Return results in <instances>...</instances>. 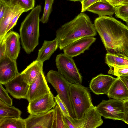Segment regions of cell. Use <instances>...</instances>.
I'll return each mask as SVG.
<instances>
[{"label": "cell", "mask_w": 128, "mask_h": 128, "mask_svg": "<svg viewBox=\"0 0 128 128\" xmlns=\"http://www.w3.org/2000/svg\"><path fill=\"white\" fill-rule=\"evenodd\" d=\"M87 10L97 14L99 16H112L115 12V8L107 2H98L89 7Z\"/></svg>", "instance_id": "44dd1931"}, {"label": "cell", "mask_w": 128, "mask_h": 128, "mask_svg": "<svg viewBox=\"0 0 128 128\" xmlns=\"http://www.w3.org/2000/svg\"><path fill=\"white\" fill-rule=\"evenodd\" d=\"M58 46V42L56 38L52 41L44 40L42 47L38 51L36 60L44 63L49 60Z\"/></svg>", "instance_id": "d6986e66"}, {"label": "cell", "mask_w": 128, "mask_h": 128, "mask_svg": "<svg viewBox=\"0 0 128 128\" xmlns=\"http://www.w3.org/2000/svg\"><path fill=\"white\" fill-rule=\"evenodd\" d=\"M97 108L102 116L105 118L124 121L123 100L114 99L102 100Z\"/></svg>", "instance_id": "52a82bcc"}, {"label": "cell", "mask_w": 128, "mask_h": 128, "mask_svg": "<svg viewBox=\"0 0 128 128\" xmlns=\"http://www.w3.org/2000/svg\"><path fill=\"white\" fill-rule=\"evenodd\" d=\"M42 7L37 6L33 8L22 23L20 30L22 48L27 54H30L38 44L39 24Z\"/></svg>", "instance_id": "3957f363"}, {"label": "cell", "mask_w": 128, "mask_h": 128, "mask_svg": "<svg viewBox=\"0 0 128 128\" xmlns=\"http://www.w3.org/2000/svg\"><path fill=\"white\" fill-rule=\"evenodd\" d=\"M24 10L18 6H8L2 18L0 21V42L2 41L6 34V29L14 18Z\"/></svg>", "instance_id": "e0dca14e"}, {"label": "cell", "mask_w": 128, "mask_h": 128, "mask_svg": "<svg viewBox=\"0 0 128 128\" xmlns=\"http://www.w3.org/2000/svg\"><path fill=\"white\" fill-rule=\"evenodd\" d=\"M20 36L16 32L11 31L7 33L4 40L6 46V56L16 61L20 50Z\"/></svg>", "instance_id": "2e32d148"}, {"label": "cell", "mask_w": 128, "mask_h": 128, "mask_svg": "<svg viewBox=\"0 0 128 128\" xmlns=\"http://www.w3.org/2000/svg\"><path fill=\"white\" fill-rule=\"evenodd\" d=\"M35 4V0H12L11 6L20 7L26 12L34 8Z\"/></svg>", "instance_id": "484cf974"}, {"label": "cell", "mask_w": 128, "mask_h": 128, "mask_svg": "<svg viewBox=\"0 0 128 128\" xmlns=\"http://www.w3.org/2000/svg\"><path fill=\"white\" fill-rule=\"evenodd\" d=\"M110 98L123 100L128 99V90L123 81L117 77L112 85L107 95Z\"/></svg>", "instance_id": "ac0fdd59"}, {"label": "cell", "mask_w": 128, "mask_h": 128, "mask_svg": "<svg viewBox=\"0 0 128 128\" xmlns=\"http://www.w3.org/2000/svg\"><path fill=\"white\" fill-rule=\"evenodd\" d=\"M107 2L115 8L128 6V0H107Z\"/></svg>", "instance_id": "1f68e13d"}, {"label": "cell", "mask_w": 128, "mask_h": 128, "mask_svg": "<svg viewBox=\"0 0 128 128\" xmlns=\"http://www.w3.org/2000/svg\"><path fill=\"white\" fill-rule=\"evenodd\" d=\"M115 14L116 17L126 22L128 20V6L115 8Z\"/></svg>", "instance_id": "f1b7e54d"}, {"label": "cell", "mask_w": 128, "mask_h": 128, "mask_svg": "<svg viewBox=\"0 0 128 128\" xmlns=\"http://www.w3.org/2000/svg\"><path fill=\"white\" fill-rule=\"evenodd\" d=\"M107 0H100L99 1L107 2Z\"/></svg>", "instance_id": "b9f144b4"}, {"label": "cell", "mask_w": 128, "mask_h": 128, "mask_svg": "<svg viewBox=\"0 0 128 128\" xmlns=\"http://www.w3.org/2000/svg\"><path fill=\"white\" fill-rule=\"evenodd\" d=\"M8 6L5 3L0 1V21L4 16Z\"/></svg>", "instance_id": "8d00e7d4"}, {"label": "cell", "mask_w": 128, "mask_h": 128, "mask_svg": "<svg viewBox=\"0 0 128 128\" xmlns=\"http://www.w3.org/2000/svg\"><path fill=\"white\" fill-rule=\"evenodd\" d=\"M56 104L54 97L51 92L29 102L27 111L30 114H42L52 110Z\"/></svg>", "instance_id": "9c48e42d"}, {"label": "cell", "mask_w": 128, "mask_h": 128, "mask_svg": "<svg viewBox=\"0 0 128 128\" xmlns=\"http://www.w3.org/2000/svg\"><path fill=\"white\" fill-rule=\"evenodd\" d=\"M43 63L36 60L21 72L25 80L29 85L40 74L43 72Z\"/></svg>", "instance_id": "ffe728a7"}, {"label": "cell", "mask_w": 128, "mask_h": 128, "mask_svg": "<svg viewBox=\"0 0 128 128\" xmlns=\"http://www.w3.org/2000/svg\"><path fill=\"white\" fill-rule=\"evenodd\" d=\"M96 40L94 37L91 36L78 40L64 48V54L73 58L80 55L88 50Z\"/></svg>", "instance_id": "5bb4252c"}, {"label": "cell", "mask_w": 128, "mask_h": 128, "mask_svg": "<svg viewBox=\"0 0 128 128\" xmlns=\"http://www.w3.org/2000/svg\"><path fill=\"white\" fill-rule=\"evenodd\" d=\"M116 78L111 76L100 74L91 80L90 84V89L96 94L107 95Z\"/></svg>", "instance_id": "4fadbf2b"}, {"label": "cell", "mask_w": 128, "mask_h": 128, "mask_svg": "<svg viewBox=\"0 0 128 128\" xmlns=\"http://www.w3.org/2000/svg\"><path fill=\"white\" fill-rule=\"evenodd\" d=\"M6 56L5 44L3 40L2 41L0 42V60Z\"/></svg>", "instance_id": "d590c367"}, {"label": "cell", "mask_w": 128, "mask_h": 128, "mask_svg": "<svg viewBox=\"0 0 128 128\" xmlns=\"http://www.w3.org/2000/svg\"><path fill=\"white\" fill-rule=\"evenodd\" d=\"M47 82L56 91L68 109L70 116L75 118V114L70 96V83L58 71L50 70L46 76Z\"/></svg>", "instance_id": "5b68a950"}, {"label": "cell", "mask_w": 128, "mask_h": 128, "mask_svg": "<svg viewBox=\"0 0 128 128\" xmlns=\"http://www.w3.org/2000/svg\"><path fill=\"white\" fill-rule=\"evenodd\" d=\"M69 88L75 118L81 120L86 112L94 106L90 90L81 84L70 83Z\"/></svg>", "instance_id": "277c9868"}, {"label": "cell", "mask_w": 128, "mask_h": 128, "mask_svg": "<svg viewBox=\"0 0 128 128\" xmlns=\"http://www.w3.org/2000/svg\"><path fill=\"white\" fill-rule=\"evenodd\" d=\"M0 128H26L24 119L18 118L0 117Z\"/></svg>", "instance_id": "7402d4cb"}, {"label": "cell", "mask_w": 128, "mask_h": 128, "mask_svg": "<svg viewBox=\"0 0 128 128\" xmlns=\"http://www.w3.org/2000/svg\"><path fill=\"white\" fill-rule=\"evenodd\" d=\"M118 77L123 81L128 90V73L123 74Z\"/></svg>", "instance_id": "f35d334b"}, {"label": "cell", "mask_w": 128, "mask_h": 128, "mask_svg": "<svg viewBox=\"0 0 128 128\" xmlns=\"http://www.w3.org/2000/svg\"><path fill=\"white\" fill-rule=\"evenodd\" d=\"M22 114L18 109L10 106L0 100V117L18 118L21 117Z\"/></svg>", "instance_id": "603a6c76"}, {"label": "cell", "mask_w": 128, "mask_h": 128, "mask_svg": "<svg viewBox=\"0 0 128 128\" xmlns=\"http://www.w3.org/2000/svg\"><path fill=\"white\" fill-rule=\"evenodd\" d=\"M105 63L108 66H128V57L108 53L106 56Z\"/></svg>", "instance_id": "cb8c5ba5"}, {"label": "cell", "mask_w": 128, "mask_h": 128, "mask_svg": "<svg viewBox=\"0 0 128 128\" xmlns=\"http://www.w3.org/2000/svg\"><path fill=\"white\" fill-rule=\"evenodd\" d=\"M124 114V122L128 125V99L123 100Z\"/></svg>", "instance_id": "e575fe53"}, {"label": "cell", "mask_w": 128, "mask_h": 128, "mask_svg": "<svg viewBox=\"0 0 128 128\" xmlns=\"http://www.w3.org/2000/svg\"><path fill=\"white\" fill-rule=\"evenodd\" d=\"M54 98L57 104L59 106L62 114L66 116H70L68 109L59 96L58 94L54 97Z\"/></svg>", "instance_id": "4dcf8cb0"}, {"label": "cell", "mask_w": 128, "mask_h": 128, "mask_svg": "<svg viewBox=\"0 0 128 128\" xmlns=\"http://www.w3.org/2000/svg\"><path fill=\"white\" fill-rule=\"evenodd\" d=\"M110 70L108 74L116 76L117 77L128 73V66H108Z\"/></svg>", "instance_id": "83f0119b"}, {"label": "cell", "mask_w": 128, "mask_h": 128, "mask_svg": "<svg viewBox=\"0 0 128 128\" xmlns=\"http://www.w3.org/2000/svg\"><path fill=\"white\" fill-rule=\"evenodd\" d=\"M12 0H0V1L5 3L8 6H11Z\"/></svg>", "instance_id": "ab89813d"}, {"label": "cell", "mask_w": 128, "mask_h": 128, "mask_svg": "<svg viewBox=\"0 0 128 128\" xmlns=\"http://www.w3.org/2000/svg\"><path fill=\"white\" fill-rule=\"evenodd\" d=\"M75 128H96L102 126L103 121L102 116L97 106H94L85 114L81 120H78L70 116H67Z\"/></svg>", "instance_id": "ba28073f"}, {"label": "cell", "mask_w": 128, "mask_h": 128, "mask_svg": "<svg viewBox=\"0 0 128 128\" xmlns=\"http://www.w3.org/2000/svg\"><path fill=\"white\" fill-rule=\"evenodd\" d=\"M54 112L53 108L44 114H30L24 119L26 128H52Z\"/></svg>", "instance_id": "7c38bea8"}, {"label": "cell", "mask_w": 128, "mask_h": 128, "mask_svg": "<svg viewBox=\"0 0 128 128\" xmlns=\"http://www.w3.org/2000/svg\"><path fill=\"white\" fill-rule=\"evenodd\" d=\"M100 0H82V12L84 13L90 6Z\"/></svg>", "instance_id": "d6a6232c"}, {"label": "cell", "mask_w": 128, "mask_h": 128, "mask_svg": "<svg viewBox=\"0 0 128 128\" xmlns=\"http://www.w3.org/2000/svg\"><path fill=\"white\" fill-rule=\"evenodd\" d=\"M20 74L16 61L11 60L6 56L0 60V84L4 85Z\"/></svg>", "instance_id": "9a60e30c"}, {"label": "cell", "mask_w": 128, "mask_h": 128, "mask_svg": "<svg viewBox=\"0 0 128 128\" xmlns=\"http://www.w3.org/2000/svg\"><path fill=\"white\" fill-rule=\"evenodd\" d=\"M43 72L40 74L30 85L26 98L29 102L51 92Z\"/></svg>", "instance_id": "30bf717a"}, {"label": "cell", "mask_w": 128, "mask_h": 128, "mask_svg": "<svg viewBox=\"0 0 128 128\" xmlns=\"http://www.w3.org/2000/svg\"><path fill=\"white\" fill-rule=\"evenodd\" d=\"M56 63L58 72L70 83L82 84V77L73 58L61 53L56 56Z\"/></svg>", "instance_id": "8992f818"}, {"label": "cell", "mask_w": 128, "mask_h": 128, "mask_svg": "<svg viewBox=\"0 0 128 128\" xmlns=\"http://www.w3.org/2000/svg\"><path fill=\"white\" fill-rule=\"evenodd\" d=\"M97 32L89 16L81 12L56 31V38L60 50L80 39L96 36Z\"/></svg>", "instance_id": "7a4b0ae2"}, {"label": "cell", "mask_w": 128, "mask_h": 128, "mask_svg": "<svg viewBox=\"0 0 128 128\" xmlns=\"http://www.w3.org/2000/svg\"><path fill=\"white\" fill-rule=\"evenodd\" d=\"M127 26L128 27V20L126 22Z\"/></svg>", "instance_id": "7bdbcfd3"}, {"label": "cell", "mask_w": 128, "mask_h": 128, "mask_svg": "<svg viewBox=\"0 0 128 128\" xmlns=\"http://www.w3.org/2000/svg\"><path fill=\"white\" fill-rule=\"evenodd\" d=\"M4 85L8 92L14 98L26 99L30 85L25 81L21 73Z\"/></svg>", "instance_id": "8fae6325"}, {"label": "cell", "mask_w": 128, "mask_h": 128, "mask_svg": "<svg viewBox=\"0 0 128 128\" xmlns=\"http://www.w3.org/2000/svg\"><path fill=\"white\" fill-rule=\"evenodd\" d=\"M54 0H45L44 10L40 22L43 24H46L48 22L49 16L52 12V6Z\"/></svg>", "instance_id": "4316f807"}, {"label": "cell", "mask_w": 128, "mask_h": 128, "mask_svg": "<svg viewBox=\"0 0 128 128\" xmlns=\"http://www.w3.org/2000/svg\"><path fill=\"white\" fill-rule=\"evenodd\" d=\"M53 109L54 112L52 128H68L64 120L62 113L58 104Z\"/></svg>", "instance_id": "d4e9b609"}, {"label": "cell", "mask_w": 128, "mask_h": 128, "mask_svg": "<svg viewBox=\"0 0 128 128\" xmlns=\"http://www.w3.org/2000/svg\"><path fill=\"white\" fill-rule=\"evenodd\" d=\"M2 85L0 84V100L10 106H12V99L9 96L8 92L4 88Z\"/></svg>", "instance_id": "f546056e"}, {"label": "cell", "mask_w": 128, "mask_h": 128, "mask_svg": "<svg viewBox=\"0 0 128 128\" xmlns=\"http://www.w3.org/2000/svg\"><path fill=\"white\" fill-rule=\"evenodd\" d=\"M24 12H22L20 13L15 16L12 19L6 29V34L16 25L19 17Z\"/></svg>", "instance_id": "836d02e7"}, {"label": "cell", "mask_w": 128, "mask_h": 128, "mask_svg": "<svg viewBox=\"0 0 128 128\" xmlns=\"http://www.w3.org/2000/svg\"><path fill=\"white\" fill-rule=\"evenodd\" d=\"M72 2H81L82 0H67Z\"/></svg>", "instance_id": "60d3db41"}, {"label": "cell", "mask_w": 128, "mask_h": 128, "mask_svg": "<svg viewBox=\"0 0 128 128\" xmlns=\"http://www.w3.org/2000/svg\"><path fill=\"white\" fill-rule=\"evenodd\" d=\"M64 120L68 128H75L74 126L70 120L66 116L62 114Z\"/></svg>", "instance_id": "74e56055"}, {"label": "cell", "mask_w": 128, "mask_h": 128, "mask_svg": "<svg viewBox=\"0 0 128 128\" xmlns=\"http://www.w3.org/2000/svg\"><path fill=\"white\" fill-rule=\"evenodd\" d=\"M108 53L128 57V27L112 16H99L94 22Z\"/></svg>", "instance_id": "6da1fadb"}]
</instances>
